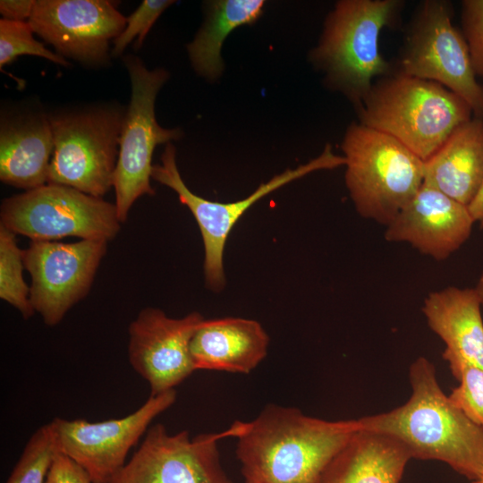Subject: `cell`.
<instances>
[{
    "instance_id": "6da1fadb",
    "label": "cell",
    "mask_w": 483,
    "mask_h": 483,
    "mask_svg": "<svg viewBox=\"0 0 483 483\" xmlns=\"http://www.w3.org/2000/svg\"><path fill=\"white\" fill-rule=\"evenodd\" d=\"M411 394L389 411L357 419L360 428L401 442L411 459L439 461L470 480L483 469V428L472 422L441 389L434 364L420 356L411 365Z\"/></svg>"
},
{
    "instance_id": "7a4b0ae2",
    "label": "cell",
    "mask_w": 483,
    "mask_h": 483,
    "mask_svg": "<svg viewBox=\"0 0 483 483\" xmlns=\"http://www.w3.org/2000/svg\"><path fill=\"white\" fill-rule=\"evenodd\" d=\"M358 428L357 419L325 420L268 404L237 436L244 483H318Z\"/></svg>"
},
{
    "instance_id": "3957f363",
    "label": "cell",
    "mask_w": 483,
    "mask_h": 483,
    "mask_svg": "<svg viewBox=\"0 0 483 483\" xmlns=\"http://www.w3.org/2000/svg\"><path fill=\"white\" fill-rule=\"evenodd\" d=\"M403 0H341L326 19L318 45L310 54L326 84L355 107L374 81L395 72L379 50L383 30L401 23Z\"/></svg>"
},
{
    "instance_id": "277c9868",
    "label": "cell",
    "mask_w": 483,
    "mask_h": 483,
    "mask_svg": "<svg viewBox=\"0 0 483 483\" xmlns=\"http://www.w3.org/2000/svg\"><path fill=\"white\" fill-rule=\"evenodd\" d=\"M355 110L360 123L394 138L423 161L473 117L470 106L441 84L396 70L376 80Z\"/></svg>"
},
{
    "instance_id": "5b68a950",
    "label": "cell",
    "mask_w": 483,
    "mask_h": 483,
    "mask_svg": "<svg viewBox=\"0 0 483 483\" xmlns=\"http://www.w3.org/2000/svg\"><path fill=\"white\" fill-rule=\"evenodd\" d=\"M341 148L345 184L356 211L388 225L423 184V163L394 138L352 123Z\"/></svg>"
},
{
    "instance_id": "8992f818",
    "label": "cell",
    "mask_w": 483,
    "mask_h": 483,
    "mask_svg": "<svg viewBox=\"0 0 483 483\" xmlns=\"http://www.w3.org/2000/svg\"><path fill=\"white\" fill-rule=\"evenodd\" d=\"M449 0H423L406 26L395 70L441 84L483 120V86L476 79L467 42L453 23Z\"/></svg>"
},
{
    "instance_id": "52a82bcc",
    "label": "cell",
    "mask_w": 483,
    "mask_h": 483,
    "mask_svg": "<svg viewBox=\"0 0 483 483\" xmlns=\"http://www.w3.org/2000/svg\"><path fill=\"white\" fill-rule=\"evenodd\" d=\"M124 114L103 107L50 116L54 151L47 183L102 198L113 187Z\"/></svg>"
},
{
    "instance_id": "ba28073f",
    "label": "cell",
    "mask_w": 483,
    "mask_h": 483,
    "mask_svg": "<svg viewBox=\"0 0 483 483\" xmlns=\"http://www.w3.org/2000/svg\"><path fill=\"white\" fill-rule=\"evenodd\" d=\"M1 224L31 241L113 240L121 222L114 204L71 187L47 183L3 199Z\"/></svg>"
},
{
    "instance_id": "9c48e42d",
    "label": "cell",
    "mask_w": 483,
    "mask_h": 483,
    "mask_svg": "<svg viewBox=\"0 0 483 483\" xmlns=\"http://www.w3.org/2000/svg\"><path fill=\"white\" fill-rule=\"evenodd\" d=\"M124 63L131 79V96L124 114L113 183L121 223L127 220L131 208L140 197L155 194L150 178L156 146L182 136L179 129L161 127L155 115L156 97L168 73L164 69L148 70L133 55H128Z\"/></svg>"
},
{
    "instance_id": "30bf717a",
    "label": "cell",
    "mask_w": 483,
    "mask_h": 483,
    "mask_svg": "<svg viewBox=\"0 0 483 483\" xmlns=\"http://www.w3.org/2000/svg\"><path fill=\"white\" fill-rule=\"evenodd\" d=\"M345 165L343 156L333 153L327 144L316 158L294 169H287L261 183L250 196L234 202H216L193 193L182 180L177 165L175 148L168 143L161 156V164L154 165L151 178L171 188L179 200L193 215L204 244V275L207 286L220 292L225 284L223 256L227 238L242 216L258 200L304 175L325 169H335Z\"/></svg>"
},
{
    "instance_id": "8fae6325",
    "label": "cell",
    "mask_w": 483,
    "mask_h": 483,
    "mask_svg": "<svg viewBox=\"0 0 483 483\" xmlns=\"http://www.w3.org/2000/svg\"><path fill=\"white\" fill-rule=\"evenodd\" d=\"M247 422L236 421L221 433L191 438L186 430L170 434L150 426L140 447L109 483H234L224 470L217 442L242 435Z\"/></svg>"
},
{
    "instance_id": "7c38bea8",
    "label": "cell",
    "mask_w": 483,
    "mask_h": 483,
    "mask_svg": "<svg viewBox=\"0 0 483 483\" xmlns=\"http://www.w3.org/2000/svg\"><path fill=\"white\" fill-rule=\"evenodd\" d=\"M107 242L31 241L23 250L24 267L31 279L30 303L46 325L59 324L70 309L89 293Z\"/></svg>"
},
{
    "instance_id": "4fadbf2b",
    "label": "cell",
    "mask_w": 483,
    "mask_h": 483,
    "mask_svg": "<svg viewBox=\"0 0 483 483\" xmlns=\"http://www.w3.org/2000/svg\"><path fill=\"white\" fill-rule=\"evenodd\" d=\"M175 389L149 398L129 415L97 422L54 419L59 453L79 464L92 483H109L151 422L176 401Z\"/></svg>"
},
{
    "instance_id": "5bb4252c",
    "label": "cell",
    "mask_w": 483,
    "mask_h": 483,
    "mask_svg": "<svg viewBox=\"0 0 483 483\" xmlns=\"http://www.w3.org/2000/svg\"><path fill=\"white\" fill-rule=\"evenodd\" d=\"M28 21L60 55L98 64L107 60L109 41L123 30L126 17L107 0H38Z\"/></svg>"
},
{
    "instance_id": "9a60e30c",
    "label": "cell",
    "mask_w": 483,
    "mask_h": 483,
    "mask_svg": "<svg viewBox=\"0 0 483 483\" xmlns=\"http://www.w3.org/2000/svg\"><path fill=\"white\" fill-rule=\"evenodd\" d=\"M199 312L173 318L156 308H145L129 326V361L157 395L180 385L196 369L190 343L203 320Z\"/></svg>"
},
{
    "instance_id": "2e32d148",
    "label": "cell",
    "mask_w": 483,
    "mask_h": 483,
    "mask_svg": "<svg viewBox=\"0 0 483 483\" xmlns=\"http://www.w3.org/2000/svg\"><path fill=\"white\" fill-rule=\"evenodd\" d=\"M474 224L469 207L423 183L386 225L384 236L387 242L409 243L441 261L465 243Z\"/></svg>"
},
{
    "instance_id": "e0dca14e",
    "label": "cell",
    "mask_w": 483,
    "mask_h": 483,
    "mask_svg": "<svg viewBox=\"0 0 483 483\" xmlns=\"http://www.w3.org/2000/svg\"><path fill=\"white\" fill-rule=\"evenodd\" d=\"M269 337L256 320L203 319L190 343L195 369L248 374L266 357Z\"/></svg>"
},
{
    "instance_id": "ac0fdd59",
    "label": "cell",
    "mask_w": 483,
    "mask_h": 483,
    "mask_svg": "<svg viewBox=\"0 0 483 483\" xmlns=\"http://www.w3.org/2000/svg\"><path fill=\"white\" fill-rule=\"evenodd\" d=\"M423 183L469 207L483 184V120L457 127L423 163Z\"/></svg>"
},
{
    "instance_id": "d6986e66",
    "label": "cell",
    "mask_w": 483,
    "mask_h": 483,
    "mask_svg": "<svg viewBox=\"0 0 483 483\" xmlns=\"http://www.w3.org/2000/svg\"><path fill=\"white\" fill-rule=\"evenodd\" d=\"M411 459L397 439L359 428L330 461L318 483H400Z\"/></svg>"
},
{
    "instance_id": "ffe728a7",
    "label": "cell",
    "mask_w": 483,
    "mask_h": 483,
    "mask_svg": "<svg viewBox=\"0 0 483 483\" xmlns=\"http://www.w3.org/2000/svg\"><path fill=\"white\" fill-rule=\"evenodd\" d=\"M54 140L49 117L32 114L4 120L0 131V179L25 189L47 183Z\"/></svg>"
},
{
    "instance_id": "44dd1931",
    "label": "cell",
    "mask_w": 483,
    "mask_h": 483,
    "mask_svg": "<svg viewBox=\"0 0 483 483\" xmlns=\"http://www.w3.org/2000/svg\"><path fill=\"white\" fill-rule=\"evenodd\" d=\"M475 288L448 286L428 293L422 312L445 352L483 369V319Z\"/></svg>"
},
{
    "instance_id": "7402d4cb",
    "label": "cell",
    "mask_w": 483,
    "mask_h": 483,
    "mask_svg": "<svg viewBox=\"0 0 483 483\" xmlns=\"http://www.w3.org/2000/svg\"><path fill=\"white\" fill-rule=\"evenodd\" d=\"M261 0H220L208 4L207 19L194 40L188 46L197 72L208 79L218 77L224 68L221 48L237 27L251 24L262 13Z\"/></svg>"
},
{
    "instance_id": "603a6c76",
    "label": "cell",
    "mask_w": 483,
    "mask_h": 483,
    "mask_svg": "<svg viewBox=\"0 0 483 483\" xmlns=\"http://www.w3.org/2000/svg\"><path fill=\"white\" fill-rule=\"evenodd\" d=\"M23 250L16 234L0 225V298L15 308L24 319L34 315L30 289L23 279Z\"/></svg>"
},
{
    "instance_id": "cb8c5ba5",
    "label": "cell",
    "mask_w": 483,
    "mask_h": 483,
    "mask_svg": "<svg viewBox=\"0 0 483 483\" xmlns=\"http://www.w3.org/2000/svg\"><path fill=\"white\" fill-rule=\"evenodd\" d=\"M58 453L55 430L49 422L38 428L30 437L5 483H45Z\"/></svg>"
},
{
    "instance_id": "d4e9b609",
    "label": "cell",
    "mask_w": 483,
    "mask_h": 483,
    "mask_svg": "<svg viewBox=\"0 0 483 483\" xmlns=\"http://www.w3.org/2000/svg\"><path fill=\"white\" fill-rule=\"evenodd\" d=\"M442 356L459 382L449 394L450 400L467 418L483 428V369L445 351Z\"/></svg>"
},
{
    "instance_id": "484cf974",
    "label": "cell",
    "mask_w": 483,
    "mask_h": 483,
    "mask_svg": "<svg viewBox=\"0 0 483 483\" xmlns=\"http://www.w3.org/2000/svg\"><path fill=\"white\" fill-rule=\"evenodd\" d=\"M33 30L29 21L0 20V66L13 63L23 55L46 58L55 64L69 66L66 59L47 49L33 37Z\"/></svg>"
},
{
    "instance_id": "4316f807",
    "label": "cell",
    "mask_w": 483,
    "mask_h": 483,
    "mask_svg": "<svg viewBox=\"0 0 483 483\" xmlns=\"http://www.w3.org/2000/svg\"><path fill=\"white\" fill-rule=\"evenodd\" d=\"M174 3V1L171 0L142 1L138 8L129 17H126L125 28L114 39L113 55H120L136 37L135 46L140 47L157 18Z\"/></svg>"
},
{
    "instance_id": "83f0119b",
    "label": "cell",
    "mask_w": 483,
    "mask_h": 483,
    "mask_svg": "<svg viewBox=\"0 0 483 483\" xmlns=\"http://www.w3.org/2000/svg\"><path fill=\"white\" fill-rule=\"evenodd\" d=\"M461 23L474 72L483 79V0L462 2Z\"/></svg>"
},
{
    "instance_id": "f1b7e54d",
    "label": "cell",
    "mask_w": 483,
    "mask_h": 483,
    "mask_svg": "<svg viewBox=\"0 0 483 483\" xmlns=\"http://www.w3.org/2000/svg\"><path fill=\"white\" fill-rule=\"evenodd\" d=\"M45 483H92L88 473L68 456L58 453Z\"/></svg>"
},
{
    "instance_id": "f546056e",
    "label": "cell",
    "mask_w": 483,
    "mask_h": 483,
    "mask_svg": "<svg viewBox=\"0 0 483 483\" xmlns=\"http://www.w3.org/2000/svg\"><path fill=\"white\" fill-rule=\"evenodd\" d=\"M35 1L33 0H1L0 13L3 19L14 21L30 20Z\"/></svg>"
},
{
    "instance_id": "4dcf8cb0",
    "label": "cell",
    "mask_w": 483,
    "mask_h": 483,
    "mask_svg": "<svg viewBox=\"0 0 483 483\" xmlns=\"http://www.w3.org/2000/svg\"><path fill=\"white\" fill-rule=\"evenodd\" d=\"M469 210L474 222L483 227V184L474 200L470 204Z\"/></svg>"
},
{
    "instance_id": "1f68e13d",
    "label": "cell",
    "mask_w": 483,
    "mask_h": 483,
    "mask_svg": "<svg viewBox=\"0 0 483 483\" xmlns=\"http://www.w3.org/2000/svg\"><path fill=\"white\" fill-rule=\"evenodd\" d=\"M475 290L478 292V295L479 297L481 306L483 308V272L481 273L479 281L477 283V285L475 286Z\"/></svg>"
},
{
    "instance_id": "d6a6232c",
    "label": "cell",
    "mask_w": 483,
    "mask_h": 483,
    "mask_svg": "<svg viewBox=\"0 0 483 483\" xmlns=\"http://www.w3.org/2000/svg\"><path fill=\"white\" fill-rule=\"evenodd\" d=\"M471 483H483V469L479 476L476 479L472 480Z\"/></svg>"
}]
</instances>
